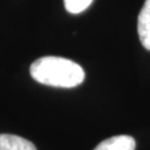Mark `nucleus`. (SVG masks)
Instances as JSON below:
<instances>
[{"label":"nucleus","mask_w":150,"mask_h":150,"mask_svg":"<svg viewBox=\"0 0 150 150\" xmlns=\"http://www.w3.org/2000/svg\"><path fill=\"white\" fill-rule=\"evenodd\" d=\"M30 75L39 83L58 88H74L85 80L81 66L70 59L54 56L41 57L33 61Z\"/></svg>","instance_id":"obj_1"},{"label":"nucleus","mask_w":150,"mask_h":150,"mask_svg":"<svg viewBox=\"0 0 150 150\" xmlns=\"http://www.w3.org/2000/svg\"><path fill=\"white\" fill-rule=\"evenodd\" d=\"M138 35L141 45L150 50V0H146L138 16Z\"/></svg>","instance_id":"obj_2"},{"label":"nucleus","mask_w":150,"mask_h":150,"mask_svg":"<svg viewBox=\"0 0 150 150\" xmlns=\"http://www.w3.org/2000/svg\"><path fill=\"white\" fill-rule=\"evenodd\" d=\"M136 141L132 137L120 134L101 141L93 150H134Z\"/></svg>","instance_id":"obj_3"},{"label":"nucleus","mask_w":150,"mask_h":150,"mask_svg":"<svg viewBox=\"0 0 150 150\" xmlns=\"http://www.w3.org/2000/svg\"><path fill=\"white\" fill-rule=\"evenodd\" d=\"M0 150H37L31 141L16 134H0Z\"/></svg>","instance_id":"obj_4"},{"label":"nucleus","mask_w":150,"mask_h":150,"mask_svg":"<svg viewBox=\"0 0 150 150\" xmlns=\"http://www.w3.org/2000/svg\"><path fill=\"white\" fill-rule=\"evenodd\" d=\"M93 0H64V8L70 13H80L92 4Z\"/></svg>","instance_id":"obj_5"}]
</instances>
